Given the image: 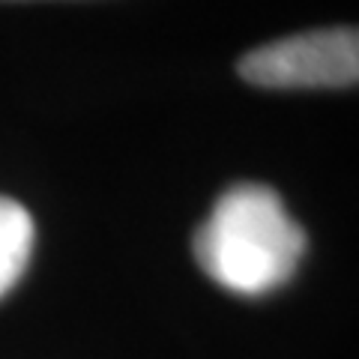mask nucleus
I'll list each match as a JSON object with an SVG mask.
<instances>
[{
	"label": "nucleus",
	"mask_w": 359,
	"mask_h": 359,
	"mask_svg": "<svg viewBox=\"0 0 359 359\" xmlns=\"http://www.w3.org/2000/svg\"><path fill=\"white\" fill-rule=\"evenodd\" d=\"M237 69L243 81L264 90L351 87L359 78V33L327 27L285 36L249 51Z\"/></svg>",
	"instance_id": "2"
},
{
	"label": "nucleus",
	"mask_w": 359,
	"mask_h": 359,
	"mask_svg": "<svg viewBox=\"0 0 359 359\" xmlns=\"http://www.w3.org/2000/svg\"><path fill=\"white\" fill-rule=\"evenodd\" d=\"M302 255L306 231L264 183L231 186L195 233L201 269L237 297H266L287 285Z\"/></svg>",
	"instance_id": "1"
},
{
	"label": "nucleus",
	"mask_w": 359,
	"mask_h": 359,
	"mask_svg": "<svg viewBox=\"0 0 359 359\" xmlns=\"http://www.w3.org/2000/svg\"><path fill=\"white\" fill-rule=\"evenodd\" d=\"M36 245V224L27 207L0 195V299L18 285Z\"/></svg>",
	"instance_id": "3"
}]
</instances>
